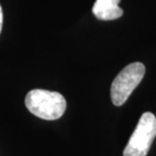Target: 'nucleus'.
Listing matches in <instances>:
<instances>
[{"mask_svg":"<svg viewBox=\"0 0 156 156\" xmlns=\"http://www.w3.org/2000/svg\"><path fill=\"white\" fill-rule=\"evenodd\" d=\"M156 137V117L150 112L141 116L124 149V156H146Z\"/></svg>","mask_w":156,"mask_h":156,"instance_id":"7ed1b4c3","label":"nucleus"},{"mask_svg":"<svg viewBox=\"0 0 156 156\" xmlns=\"http://www.w3.org/2000/svg\"><path fill=\"white\" fill-rule=\"evenodd\" d=\"M26 105L34 116L47 121L60 119L66 111V99L61 93L33 89L26 96Z\"/></svg>","mask_w":156,"mask_h":156,"instance_id":"f257e3e1","label":"nucleus"},{"mask_svg":"<svg viewBox=\"0 0 156 156\" xmlns=\"http://www.w3.org/2000/svg\"><path fill=\"white\" fill-rule=\"evenodd\" d=\"M2 23H3V13H2L1 5H0V33H1V30H2Z\"/></svg>","mask_w":156,"mask_h":156,"instance_id":"39448f33","label":"nucleus"},{"mask_svg":"<svg viewBox=\"0 0 156 156\" xmlns=\"http://www.w3.org/2000/svg\"><path fill=\"white\" fill-rule=\"evenodd\" d=\"M144 75V64L140 62H134L127 65L112 83L111 98L113 104L117 107L123 105L132 94L134 89L140 84Z\"/></svg>","mask_w":156,"mask_h":156,"instance_id":"f03ea898","label":"nucleus"},{"mask_svg":"<svg viewBox=\"0 0 156 156\" xmlns=\"http://www.w3.org/2000/svg\"><path fill=\"white\" fill-rule=\"evenodd\" d=\"M121 0H96L92 7V13L101 20H114L120 18L124 11L119 3Z\"/></svg>","mask_w":156,"mask_h":156,"instance_id":"20e7f679","label":"nucleus"}]
</instances>
